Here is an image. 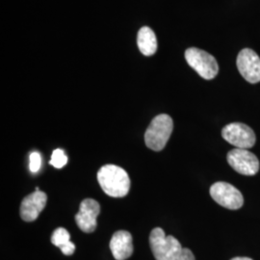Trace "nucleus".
<instances>
[{"label":"nucleus","instance_id":"obj_1","mask_svg":"<svg viewBox=\"0 0 260 260\" xmlns=\"http://www.w3.org/2000/svg\"><path fill=\"white\" fill-rule=\"evenodd\" d=\"M98 181L106 195L122 198L128 194L130 178L122 168L116 165H104L98 173Z\"/></svg>","mask_w":260,"mask_h":260},{"label":"nucleus","instance_id":"obj_2","mask_svg":"<svg viewBox=\"0 0 260 260\" xmlns=\"http://www.w3.org/2000/svg\"><path fill=\"white\" fill-rule=\"evenodd\" d=\"M173 129L174 121L172 118L166 114L158 115L146 130L145 143L147 147L154 151L162 150L166 147Z\"/></svg>","mask_w":260,"mask_h":260},{"label":"nucleus","instance_id":"obj_3","mask_svg":"<svg viewBox=\"0 0 260 260\" xmlns=\"http://www.w3.org/2000/svg\"><path fill=\"white\" fill-rule=\"evenodd\" d=\"M150 249L156 260H174L183 250L177 238L166 235L161 228H155L149 235Z\"/></svg>","mask_w":260,"mask_h":260},{"label":"nucleus","instance_id":"obj_4","mask_svg":"<svg viewBox=\"0 0 260 260\" xmlns=\"http://www.w3.org/2000/svg\"><path fill=\"white\" fill-rule=\"evenodd\" d=\"M185 59L194 71L206 80L215 78L219 72V66L213 56L197 47H190L185 51Z\"/></svg>","mask_w":260,"mask_h":260},{"label":"nucleus","instance_id":"obj_5","mask_svg":"<svg viewBox=\"0 0 260 260\" xmlns=\"http://www.w3.org/2000/svg\"><path fill=\"white\" fill-rule=\"evenodd\" d=\"M222 136L236 149H250L253 147L256 139L253 130L241 122H233L225 125L222 130Z\"/></svg>","mask_w":260,"mask_h":260},{"label":"nucleus","instance_id":"obj_6","mask_svg":"<svg viewBox=\"0 0 260 260\" xmlns=\"http://www.w3.org/2000/svg\"><path fill=\"white\" fill-rule=\"evenodd\" d=\"M210 196L218 205L231 210L239 209L244 204L241 192L226 182L214 183L210 187Z\"/></svg>","mask_w":260,"mask_h":260},{"label":"nucleus","instance_id":"obj_7","mask_svg":"<svg viewBox=\"0 0 260 260\" xmlns=\"http://www.w3.org/2000/svg\"><path fill=\"white\" fill-rule=\"evenodd\" d=\"M226 158L231 167L244 176H254L259 171L258 159L248 149H233Z\"/></svg>","mask_w":260,"mask_h":260},{"label":"nucleus","instance_id":"obj_8","mask_svg":"<svg viewBox=\"0 0 260 260\" xmlns=\"http://www.w3.org/2000/svg\"><path fill=\"white\" fill-rule=\"evenodd\" d=\"M237 68L242 76L251 84L260 81V58L250 48H244L237 57Z\"/></svg>","mask_w":260,"mask_h":260},{"label":"nucleus","instance_id":"obj_9","mask_svg":"<svg viewBox=\"0 0 260 260\" xmlns=\"http://www.w3.org/2000/svg\"><path fill=\"white\" fill-rule=\"evenodd\" d=\"M100 212L101 206L96 201L85 199L80 204L78 213L75 215V222L83 233H93L96 229V218Z\"/></svg>","mask_w":260,"mask_h":260},{"label":"nucleus","instance_id":"obj_10","mask_svg":"<svg viewBox=\"0 0 260 260\" xmlns=\"http://www.w3.org/2000/svg\"><path fill=\"white\" fill-rule=\"evenodd\" d=\"M47 196L45 192L35 191L26 196L20 205V217L25 222H33L37 220L39 215L46 207Z\"/></svg>","mask_w":260,"mask_h":260},{"label":"nucleus","instance_id":"obj_11","mask_svg":"<svg viewBox=\"0 0 260 260\" xmlns=\"http://www.w3.org/2000/svg\"><path fill=\"white\" fill-rule=\"evenodd\" d=\"M110 250L115 259L125 260L133 253L132 236L128 232L119 231L114 233L110 241Z\"/></svg>","mask_w":260,"mask_h":260},{"label":"nucleus","instance_id":"obj_12","mask_svg":"<svg viewBox=\"0 0 260 260\" xmlns=\"http://www.w3.org/2000/svg\"><path fill=\"white\" fill-rule=\"evenodd\" d=\"M137 44L140 51L146 56L153 55L157 50V40L154 32L149 27H142L138 32Z\"/></svg>","mask_w":260,"mask_h":260},{"label":"nucleus","instance_id":"obj_13","mask_svg":"<svg viewBox=\"0 0 260 260\" xmlns=\"http://www.w3.org/2000/svg\"><path fill=\"white\" fill-rule=\"evenodd\" d=\"M71 242V235L64 228H58L51 236V243L59 249L65 247Z\"/></svg>","mask_w":260,"mask_h":260},{"label":"nucleus","instance_id":"obj_14","mask_svg":"<svg viewBox=\"0 0 260 260\" xmlns=\"http://www.w3.org/2000/svg\"><path fill=\"white\" fill-rule=\"evenodd\" d=\"M68 162V157L66 155L63 149H57L53 150L51 159H50V165L56 169H62Z\"/></svg>","mask_w":260,"mask_h":260},{"label":"nucleus","instance_id":"obj_15","mask_svg":"<svg viewBox=\"0 0 260 260\" xmlns=\"http://www.w3.org/2000/svg\"><path fill=\"white\" fill-rule=\"evenodd\" d=\"M29 168L32 173H37L42 166V157L38 151H34L30 154Z\"/></svg>","mask_w":260,"mask_h":260},{"label":"nucleus","instance_id":"obj_16","mask_svg":"<svg viewBox=\"0 0 260 260\" xmlns=\"http://www.w3.org/2000/svg\"><path fill=\"white\" fill-rule=\"evenodd\" d=\"M174 260H196L193 252L189 249L183 248V250L178 254V256Z\"/></svg>","mask_w":260,"mask_h":260},{"label":"nucleus","instance_id":"obj_17","mask_svg":"<svg viewBox=\"0 0 260 260\" xmlns=\"http://www.w3.org/2000/svg\"><path fill=\"white\" fill-rule=\"evenodd\" d=\"M232 260H252L251 258H249V257H235V258H233Z\"/></svg>","mask_w":260,"mask_h":260}]
</instances>
